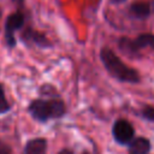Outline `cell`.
Here are the masks:
<instances>
[{"label":"cell","mask_w":154,"mask_h":154,"mask_svg":"<svg viewBox=\"0 0 154 154\" xmlns=\"http://www.w3.org/2000/svg\"><path fill=\"white\" fill-rule=\"evenodd\" d=\"M100 60L105 66L106 71L119 82L124 83H138L140 75L138 72L128 66L123 60L108 47H103L100 51Z\"/></svg>","instance_id":"cell-1"},{"label":"cell","mask_w":154,"mask_h":154,"mask_svg":"<svg viewBox=\"0 0 154 154\" xmlns=\"http://www.w3.org/2000/svg\"><path fill=\"white\" fill-rule=\"evenodd\" d=\"M28 112L34 120L46 123L52 119L63 118L66 113V106L59 96L49 99L38 97L28 105Z\"/></svg>","instance_id":"cell-2"},{"label":"cell","mask_w":154,"mask_h":154,"mask_svg":"<svg viewBox=\"0 0 154 154\" xmlns=\"http://www.w3.org/2000/svg\"><path fill=\"white\" fill-rule=\"evenodd\" d=\"M118 47L124 54L129 57L138 55V52L141 49H144V48L154 49V34L144 32L138 35L134 40L129 37H122L118 41Z\"/></svg>","instance_id":"cell-3"},{"label":"cell","mask_w":154,"mask_h":154,"mask_svg":"<svg viewBox=\"0 0 154 154\" xmlns=\"http://www.w3.org/2000/svg\"><path fill=\"white\" fill-rule=\"evenodd\" d=\"M25 25L24 7H17L14 12L7 16L5 22V41L8 48H14L17 45L16 32Z\"/></svg>","instance_id":"cell-4"},{"label":"cell","mask_w":154,"mask_h":154,"mask_svg":"<svg viewBox=\"0 0 154 154\" xmlns=\"http://www.w3.org/2000/svg\"><path fill=\"white\" fill-rule=\"evenodd\" d=\"M112 135L117 143L122 146L129 144L135 137V129L126 119H118L112 126Z\"/></svg>","instance_id":"cell-5"},{"label":"cell","mask_w":154,"mask_h":154,"mask_svg":"<svg viewBox=\"0 0 154 154\" xmlns=\"http://www.w3.org/2000/svg\"><path fill=\"white\" fill-rule=\"evenodd\" d=\"M20 41L25 46H35L37 48H51L52 47V43L48 40V37L43 32L35 30L30 25L22 30Z\"/></svg>","instance_id":"cell-6"},{"label":"cell","mask_w":154,"mask_h":154,"mask_svg":"<svg viewBox=\"0 0 154 154\" xmlns=\"http://www.w3.org/2000/svg\"><path fill=\"white\" fill-rule=\"evenodd\" d=\"M152 4L149 1H135L129 6V16L135 19H147L152 13Z\"/></svg>","instance_id":"cell-7"},{"label":"cell","mask_w":154,"mask_h":154,"mask_svg":"<svg viewBox=\"0 0 154 154\" xmlns=\"http://www.w3.org/2000/svg\"><path fill=\"white\" fill-rule=\"evenodd\" d=\"M23 154H47V141L42 137L31 138L26 142Z\"/></svg>","instance_id":"cell-8"},{"label":"cell","mask_w":154,"mask_h":154,"mask_svg":"<svg viewBox=\"0 0 154 154\" xmlns=\"http://www.w3.org/2000/svg\"><path fill=\"white\" fill-rule=\"evenodd\" d=\"M128 146L129 154H148L150 150V141L146 137L134 138Z\"/></svg>","instance_id":"cell-9"},{"label":"cell","mask_w":154,"mask_h":154,"mask_svg":"<svg viewBox=\"0 0 154 154\" xmlns=\"http://www.w3.org/2000/svg\"><path fill=\"white\" fill-rule=\"evenodd\" d=\"M11 109V105L7 101L6 94H5V88L4 84L0 83V114H5Z\"/></svg>","instance_id":"cell-10"},{"label":"cell","mask_w":154,"mask_h":154,"mask_svg":"<svg viewBox=\"0 0 154 154\" xmlns=\"http://www.w3.org/2000/svg\"><path fill=\"white\" fill-rule=\"evenodd\" d=\"M141 116L149 122H154V107L153 106H146L141 111Z\"/></svg>","instance_id":"cell-11"},{"label":"cell","mask_w":154,"mask_h":154,"mask_svg":"<svg viewBox=\"0 0 154 154\" xmlns=\"http://www.w3.org/2000/svg\"><path fill=\"white\" fill-rule=\"evenodd\" d=\"M0 154H12L10 144H7L2 140H0Z\"/></svg>","instance_id":"cell-12"},{"label":"cell","mask_w":154,"mask_h":154,"mask_svg":"<svg viewBox=\"0 0 154 154\" xmlns=\"http://www.w3.org/2000/svg\"><path fill=\"white\" fill-rule=\"evenodd\" d=\"M57 154H73V152H72L71 149H69V148H63V149L59 150Z\"/></svg>","instance_id":"cell-13"},{"label":"cell","mask_w":154,"mask_h":154,"mask_svg":"<svg viewBox=\"0 0 154 154\" xmlns=\"http://www.w3.org/2000/svg\"><path fill=\"white\" fill-rule=\"evenodd\" d=\"M13 4H16L17 7H24V0H11Z\"/></svg>","instance_id":"cell-14"},{"label":"cell","mask_w":154,"mask_h":154,"mask_svg":"<svg viewBox=\"0 0 154 154\" xmlns=\"http://www.w3.org/2000/svg\"><path fill=\"white\" fill-rule=\"evenodd\" d=\"M126 0H109V2L111 4H113V5H119V4H123V2H125Z\"/></svg>","instance_id":"cell-15"},{"label":"cell","mask_w":154,"mask_h":154,"mask_svg":"<svg viewBox=\"0 0 154 154\" xmlns=\"http://www.w3.org/2000/svg\"><path fill=\"white\" fill-rule=\"evenodd\" d=\"M1 16H2V10H1V7H0V18H1Z\"/></svg>","instance_id":"cell-16"},{"label":"cell","mask_w":154,"mask_h":154,"mask_svg":"<svg viewBox=\"0 0 154 154\" xmlns=\"http://www.w3.org/2000/svg\"><path fill=\"white\" fill-rule=\"evenodd\" d=\"M82 154H90V153H89V152H83Z\"/></svg>","instance_id":"cell-17"}]
</instances>
